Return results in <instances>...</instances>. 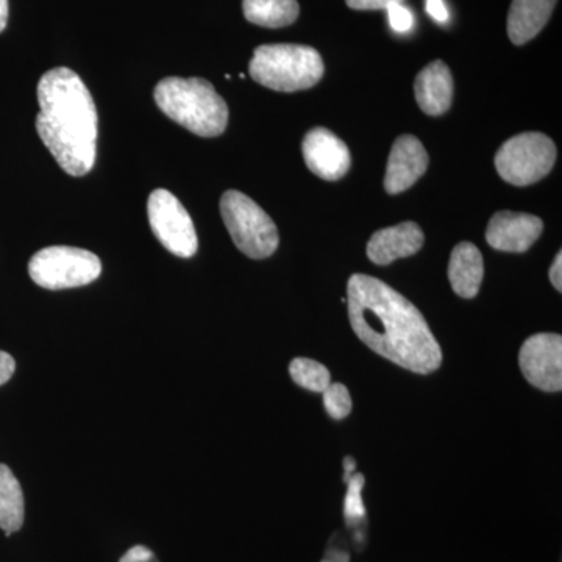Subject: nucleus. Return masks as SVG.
<instances>
[{
    "label": "nucleus",
    "mask_w": 562,
    "mask_h": 562,
    "mask_svg": "<svg viewBox=\"0 0 562 562\" xmlns=\"http://www.w3.org/2000/svg\"><path fill=\"white\" fill-rule=\"evenodd\" d=\"M346 302L351 328L369 349L420 375L441 368V346L419 310L401 292L375 277L355 273Z\"/></svg>",
    "instance_id": "f257e3e1"
},
{
    "label": "nucleus",
    "mask_w": 562,
    "mask_h": 562,
    "mask_svg": "<svg viewBox=\"0 0 562 562\" xmlns=\"http://www.w3.org/2000/svg\"><path fill=\"white\" fill-rule=\"evenodd\" d=\"M36 131L60 168L83 177L94 168L98 109L87 85L68 68H55L38 83Z\"/></svg>",
    "instance_id": "f03ea898"
},
{
    "label": "nucleus",
    "mask_w": 562,
    "mask_h": 562,
    "mask_svg": "<svg viewBox=\"0 0 562 562\" xmlns=\"http://www.w3.org/2000/svg\"><path fill=\"white\" fill-rule=\"evenodd\" d=\"M154 98L166 116L194 135L214 138L227 128V103L209 80L168 77L157 85Z\"/></svg>",
    "instance_id": "7ed1b4c3"
},
{
    "label": "nucleus",
    "mask_w": 562,
    "mask_h": 562,
    "mask_svg": "<svg viewBox=\"0 0 562 562\" xmlns=\"http://www.w3.org/2000/svg\"><path fill=\"white\" fill-rule=\"evenodd\" d=\"M250 77L262 87L280 92L310 90L324 76L319 52L301 44H265L251 58Z\"/></svg>",
    "instance_id": "20e7f679"
},
{
    "label": "nucleus",
    "mask_w": 562,
    "mask_h": 562,
    "mask_svg": "<svg viewBox=\"0 0 562 562\" xmlns=\"http://www.w3.org/2000/svg\"><path fill=\"white\" fill-rule=\"evenodd\" d=\"M221 214L233 243L247 257L265 260L279 247V231L271 216L243 192H224Z\"/></svg>",
    "instance_id": "39448f33"
},
{
    "label": "nucleus",
    "mask_w": 562,
    "mask_h": 562,
    "mask_svg": "<svg viewBox=\"0 0 562 562\" xmlns=\"http://www.w3.org/2000/svg\"><path fill=\"white\" fill-rule=\"evenodd\" d=\"M102 262L98 255L79 247L52 246L36 251L29 262L32 280L44 290H69L98 280Z\"/></svg>",
    "instance_id": "423d86ee"
},
{
    "label": "nucleus",
    "mask_w": 562,
    "mask_h": 562,
    "mask_svg": "<svg viewBox=\"0 0 562 562\" xmlns=\"http://www.w3.org/2000/svg\"><path fill=\"white\" fill-rule=\"evenodd\" d=\"M557 146L543 133H522L506 140L495 155V168L514 187H528L542 180L557 161Z\"/></svg>",
    "instance_id": "0eeeda50"
},
{
    "label": "nucleus",
    "mask_w": 562,
    "mask_h": 562,
    "mask_svg": "<svg viewBox=\"0 0 562 562\" xmlns=\"http://www.w3.org/2000/svg\"><path fill=\"white\" fill-rule=\"evenodd\" d=\"M151 232L171 254L180 258L194 257L199 241L187 209L172 192L157 190L147 202Z\"/></svg>",
    "instance_id": "6e6552de"
},
{
    "label": "nucleus",
    "mask_w": 562,
    "mask_h": 562,
    "mask_svg": "<svg viewBox=\"0 0 562 562\" xmlns=\"http://www.w3.org/2000/svg\"><path fill=\"white\" fill-rule=\"evenodd\" d=\"M519 364L525 379L546 392L562 390V338L554 333H539L524 342Z\"/></svg>",
    "instance_id": "1a4fd4ad"
},
{
    "label": "nucleus",
    "mask_w": 562,
    "mask_h": 562,
    "mask_svg": "<svg viewBox=\"0 0 562 562\" xmlns=\"http://www.w3.org/2000/svg\"><path fill=\"white\" fill-rule=\"evenodd\" d=\"M302 150L310 171L319 179L336 181L349 172V147L328 128L316 127L306 133Z\"/></svg>",
    "instance_id": "9d476101"
},
{
    "label": "nucleus",
    "mask_w": 562,
    "mask_h": 562,
    "mask_svg": "<svg viewBox=\"0 0 562 562\" xmlns=\"http://www.w3.org/2000/svg\"><path fill=\"white\" fill-rule=\"evenodd\" d=\"M541 217L528 213L498 211L491 217L486 231V241L492 249L524 254L542 235Z\"/></svg>",
    "instance_id": "9b49d317"
},
{
    "label": "nucleus",
    "mask_w": 562,
    "mask_h": 562,
    "mask_svg": "<svg viewBox=\"0 0 562 562\" xmlns=\"http://www.w3.org/2000/svg\"><path fill=\"white\" fill-rule=\"evenodd\" d=\"M428 162L430 158L427 150L416 136H398L387 160L384 190L387 194H401L409 190L427 171Z\"/></svg>",
    "instance_id": "f8f14e48"
},
{
    "label": "nucleus",
    "mask_w": 562,
    "mask_h": 562,
    "mask_svg": "<svg viewBox=\"0 0 562 562\" xmlns=\"http://www.w3.org/2000/svg\"><path fill=\"white\" fill-rule=\"evenodd\" d=\"M424 241V232L416 222H402L395 227L373 233L368 243V257L375 265L387 266L401 258L413 257Z\"/></svg>",
    "instance_id": "ddd939ff"
},
{
    "label": "nucleus",
    "mask_w": 562,
    "mask_h": 562,
    "mask_svg": "<svg viewBox=\"0 0 562 562\" xmlns=\"http://www.w3.org/2000/svg\"><path fill=\"white\" fill-rule=\"evenodd\" d=\"M416 101L424 113L441 116L452 106L453 77L449 66L441 60L430 63L417 74Z\"/></svg>",
    "instance_id": "4468645a"
},
{
    "label": "nucleus",
    "mask_w": 562,
    "mask_h": 562,
    "mask_svg": "<svg viewBox=\"0 0 562 562\" xmlns=\"http://www.w3.org/2000/svg\"><path fill=\"white\" fill-rule=\"evenodd\" d=\"M484 262L482 251L472 243L454 247L449 262V280L454 294L473 299L482 288Z\"/></svg>",
    "instance_id": "2eb2a0df"
},
{
    "label": "nucleus",
    "mask_w": 562,
    "mask_h": 562,
    "mask_svg": "<svg viewBox=\"0 0 562 562\" xmlns=\"http://www.w3.org/2000/svg\"><path fill=\"white\" fill-rule=\"evenodd\" d=\"M558 0H513L508 14V35L516 46L538 36L552 16Z\"/></svg>",
    "instance_id": "dca6fc26"
},
{
    "label": "nucleus",
    "mask_w": 562,
    "mask_h": 562,
    "mask_svg": "<svg viewBox=\"0 0 562 562\" xmlns=\"http://www.w3.org/2000/svg\"><path fill=\"white\" fill-rule=\"evenodd\" d=\"M243 10L251 24L268 29L286 27L301 13L297 0H244Z\"/></svg>",
    "instance_id": "f3484780"
},
{
    "label": "nucleus",
    "mask_w": 562,
    "mask_h": 562,
    "mask_svg": "<svg viewBox=\"0 0 562 562\" xmlns=\"http://www.w3.org/2000/svg\"><path fill=\"white\" fill-rule=\"evenodd\" d=\"M24 524V494L9 465L0 464V528L7 536L20 531Z\"/></svg>",
    "instance_id": "a211bd4d"
},
{
    "label": "nucleus",
    "mask_w": 562,
    "mask_h": 562,
    "mask_svg": "<svg viewBox=\"0 0 562 562\" xmlns=\"http://www.w3.org/2000/svg\"><path fill=\"white\" fill-rule=\"evenodd\" d=\"M291 379L303 390L324 392L331 384V373L321 362L295 358L290 364Z\"/></svg>",
    "instance_id": "6ab92c4d"
},
{
    "label": "nucleus",
    "mask_w": 562,
    "mask_h": 562,
    "mask_svg": "<svg viewBox=\"0 0 562 562\" xmlns=\"http://www.w3.org/2000/svg\"><path fill=\"white\" fill-rule=\"evenodd\" d=\"M324 406L335 420L346 419L351 413L350 392L341 383H331L324 392Z\"/></svg>",
    "instance_id": "aec40b11"
},
{
    "label": "nucleus",
    "mask_w": 562,
    "mask_h": 562,
    "mask_svg": "<svg viewBox=\"0 0 562 562\" xmlns=\"http://www.w3.org/2000/svg\"><path fill=\"white\" fill-rule=\"evenodd\" d=\"M346 483L349 484V491H347L346 502H344V516L349 524L358 522L366 517V506L361 497L364 476L361 473H353Z\"/></svg>",
    "instance_id": "412c9836"
},
{
    "label": "nucleus",
    "mask_w": 562,
    "mask_h": 562,
    "mask_svg": "<svg viewBox=\"0 0 562 562\" xmlns=\"http://www.w3.org/2000/svg\"><path fill=\"white\" fill-rule=\"evenodd\" d=\"M387 16H390L391 27L395 32L406 33L413 27L414 18L412 11L403 7V3H394L387 9Z\"/></svg>",
    "instance_id": "4be33fe9"
},
{
    "label": "nucleus",
    "mask_w": 562,
    "mask_h": 562,
    "mask_svg": "<svg viewBox=\"0 0 562 562\" xmlns=\"http://www.w3.org/2000/svg\"><path fill=\"white\" fill-rule=\"evenodd\" d=\"M346 2L353 10H387L394 3H403L405 0H346Z\"/></svg>",
    "instance_id": "5701e85b"
},
{
    "label": "nucleus",
    "mask_w": 562,
    "mask_h": 562,
    "mask_svg": "<svg viewBox=\"0 0 562 562\" xmlns=\"http://www.w3.org/2000/svg\"><path fill=\"white\" fill-rule=\"evenodd\" d=\"M120 562H157V558L147 547L135 546L121 558Z\"/></svg>",
    "instance_id": "b1692460"
},
{
    "label": "nucleus",
    "mask_w": 562,
    "mask_h": 562,
    "mask_svg": "<svg viewBox=\"0 0 562 562\" xmlns=\"http://www.w3.org/2000/svg\"><path fill=\"white\" fill-rule=\"evenodd\" d=\"M14 369H16V362H14L13 357L7 351L0 350V386L9 382Z\"/></svg>",
    "instance_id": "393cba45"
},
{
    "label": "nucleus",
    "mask_w": 562,
    "mask_h": 562,
    "mask_svg": "<svg viewBox=\"0 0 562 562\" xmlns=\"http://www.w3.org/2000/svg\"><path fill=\"white\" fill-rule=\"evenodd\" d=\"M427 11L435 21L446 22L449 20V13H447L442 0H427Z\"/></svg>",
    "instance_id": "a878e982"
},
{
    "label": "nucleus",
    "mask_w": 562,
    "mask_h": 562,
    "mask_svg": "<svg viewBox=\"0 0 562 562\" xmlns=\"http://www.w3.org/2000/svg\"><path fill=\"white\" fill-rule=\"evenodd\" d=\"M550 281L558 292L562 291V254L557 255L552 268H550Z\"/></svg>",
    "instance_id": "bb28decb"
},
{
    "label": "nucleus",
    "mask_w": 562,
    "mask_h": 562,
    "mask_svg": "<svg viewBox=\"0 0 562 562\" xmlns=\"http://www.w3.org/2000/svg\"><path fill=\"white\" fill-rule=\"evenodd\" d=\"M9 21V0H0V32L5 31Z\"/></svg>",
    "instance_id": "cd10ccee"
},
{
    "label": "nucleus",
    "mask_w": 562,
    "mask_h": 562,
    "mask_svg": "<svg viewBox=\"0 0 562 562\" xmlns=\"http://www.w3.org/2000/svg\"><path fill=\"white\" fill-rule=\"evenodd\" d=\"M344 468H346V482L350 479L351 475H353L355 469H357V462H355L353 458L347 457L346 460H344Z\"/></svg>",
    "instance_id": "c85d7f7f"
},
{
    "label": "nucleus",
    "mask_w": 562,
    "mask_h": 562,
    "mask_svg": "<svg viewBox=\"0 0 562 562\" xmlns=\"http://www.w3.org/2000/svg\"><path fill=\"white\" fill-rule=\"evenodd\" d=\"M322 562H349L347 554H339V557L330 558V560H324Z\"/></svg>",
    "instance_id": "c756f323"
}]
</instances>
